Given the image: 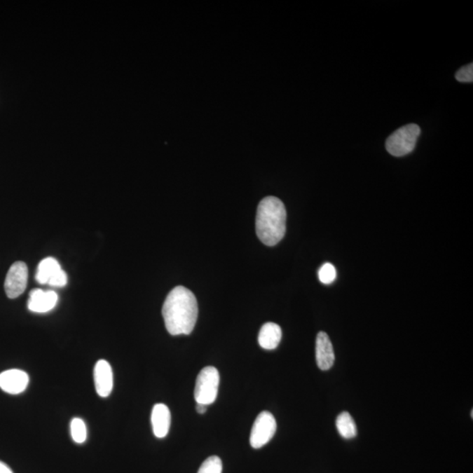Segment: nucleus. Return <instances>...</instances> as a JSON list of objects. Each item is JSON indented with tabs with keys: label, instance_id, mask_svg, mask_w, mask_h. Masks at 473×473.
Listing matches in <instances>:
<instances>
[{
	"label": "nucleus",
	"instance_id": "18",
	"mask_svg": "<svg viewBox=\"0 0 473 473\" xmlns=\"http://www.w3.org/2000/svg\"><path fill=\"white\" fill-rule=\"evenodd\" d=\"M455 79L461 83H472L473 81V64L462 67L455 73Z\"/></svg>",
	"mask_w": 473,
	"mask_h": 473
},
{
	"label": "nucleus",
	"instance_id": "9",
	"mask_svg": "<svg viewBox=\"0 0 473 473\" xmlns=\"http://www.w3.org/2000/svg\"><path fill=\"white\" fill-rule=\"evenodd\" d=\"M57 301L58 296L54 291L34 289L29 294L27 307L34 313H47L55 307Z\"/></svg>",
	"mask_w": 473,
	"mask_h": 473
},
{
	"label": "nucleus",
	"instance_id": "10",
	"mask_svg": "<svg viewBox=\"0 0 473 473\" xmlns=\"http://www.w3.org/2000/svg\"><path fill=\"white\" fill-rule=\"evenodd\" d=\"M315 359L319 368L322 371L331 368L335 361V353L329 336L325 332H319L315 342Z\"/></svg>",
	"mask_w": 473,
	"mask_h": 473
},
{
	"label": "nucleus",
	"instance_id": "3",
	"mask_svg": "<svg viewBox=\"0 0 473 473\" xmlns=\"http://www.w3.org/2000/svg\"><path fill=\"white\" fill-rule=\"evenodd\" d=\"M420 135L419 125L409 124L402 126L388 137L385 149L392 156H405L415 149Z\"/></svg>",
	"mask_w": 473,
	"mask_h": 473
},
{
	"label": "nucleus",
	"instance_id": "15",
	"mask_svg": "<svg viewBox=\"0 0 473 473\" xmlns=\"http://www.w3.org/2000/svg\"><path fill=\"white\" fill-rule=\"evenodd\" d=\"M70 433L76 444H83L87 439V427L82 419L74 418L70 423Z\"/></svg>",
	"mask_w": 473,
	"mask_h": 473
},
{
	"label": "nucleus",
	"instance_id": "5",
	"mask_svg": "<svg viewBox=\"0 0 473 473\" xmlns=\"http://www.w3.org/2000/svg\"><path fill=\"white\" fill-rule=\"evenodd\" d=\"M277 424L275 416L268 411H263L256 418L250 434V444L254 448H259L272 439L276 432Z\"/></svg>",
	"mask_w": 473,
	"mask_h": 473
},
{
	"label": "nucleus",
	"instance_id": "14",
	"mask_svg": "<svg viewBox=\"0 0 473 473\" xmlns=\"http://www.w3.org/2000/svg\"><path fill=\"white\" fill-rule=\"evenodd\" d=\"M336 426L341 437L350 439L357 436V426L352 416L348 412H342L336 417Z\"/></svg>",
	"mask_w": 473,
	"mask_h": 473
},
{
	"label": "nucleus",
	"instance_id": "11",
	"mask_svg": "<svg viewBox=\"0 0 473 473\" xmlns=\"http://www.w3.org/2000/svg\"><path fill=\"white\" fill-rule=\"evenodd\" d=\"M151 423L154 436L158 438L166 437L171 424V413L167 406L163 403L154 405L151 415Z\"/></svg>",
	"mask_w": 473,
	"mask_h": 473
},
{
	"label": "nucleus",
	"instance_id": "8",
	"mask_svg": "<svg viewBox=\"0 0 473 473\" xmlns=\"http://www.w3.org/2000/svg\"><path fill=\"white\" fill-rule=\"evenodd\" d=\"M95 388L100 397L107 398L114 388V373L107 360H98L94 368Z\"/></svg>",
	"mask_w": 473,
	"mask_h": 473
},
{
	"label": "nucleus",
	"instance_id": "16",
	"mask_svg": "<svg viewBox=\"0 0 473 473\" xmlns=\"http://www.w3.org/2000/svg\"><path fill=\"white\" fill-rule=\"evenodd\" d=\"M223 464L217 455H212L200 466L198 473H222Z\"/></svg>",
	"mask_w": 473,
	"mask_h": 473
},
{
	"label": "nucleus",
	"instance_id": "12",
	"mask_svg": "<svg viewBox=\"0 0 473 473\" xmlns=\"http://www.w3.org/2000/svg\"><path fill=\"white\" fill-rule=\"evenodd\" d=\"M282 336V329L278 324L266 322L259 331L258 341L263 349L273 350L279 345Z\"/></svg>",
	"mask_w": 473,
	"mask_h": 473
},
{
	"label": "nucleus",
	"instance_id": "21",
	"mask_svg": "<svg viewBox=\"0 0 473 473\" xmlns=\"http://www.w3.org/2000/svg\"><path fill=\"white\" fill-rule=\"evenodd\" d=\"M207 408H208V406L207 405L196 403V411H198L199 413H205L206 412Z\"/></svg>",
	"mask_w": 473,
	"mask_h": 473
},
{
	"label": "nucleus",
	"instance_id": "19",
	"mask_svg": "<svg viewBox=\"0 0 473 473\" xmlns=\"http://www.w3.org/2000/svg\"><path fill=\"white\" fill-rule=\"evenodd\" d=\"M67 282H68V276H67V273L62 269L57 275L53 277L50 282H48V285L62 287L66 286Z\"/></svg>",
	"mask_w": 473,
	"mask_h": 473
},
{
	"label": "nucleus",
	"instance_id": "17",
	"mask_svg": "<svg viewBox=\"0 0 473 473\" xmlns=\"http://www.w3.org/2000/svg\"><path fill=\"white\" fill-rule=\"evenodd\" d=\"M318 277L322 283L326 284V285L331 284L334 282L336 277V270L335 266L331 264V263H325V264L322 265L321 268L319 269Z\"/></svg>",
	"mask_w": 473,
	"mask_h": 473
},
{
	"label": "nucleus",
	"instance_id": "13",
	"mask_svg": "<svg viewBox=\"0 0 473 473\" xmlns=\"http://www.w3.org/2000/svg\"><path fill=\"white\" fill-rule=\"evenodd\" d=\"M61 270V265L55 259L46 258L39 264L35 278L39 283L48 284L53 277L57 275Z\"/></svg>",
	"mask_w": 473,
	"mask_h": 473
},
{
	"label": "nucleus",
	"instance_id": "20",
	"mask_svg": "<svg viewBox=\"0 0 473 473\" xmlns=\"http://www.w3.org/2000/svg\"><path fill=\"white\" fill-rule=\"evenodd\" d=\"M0 473H13V472L5 462L0 461Z\"/></svg>",
	"mask_w": 473,
	"mask_h": 473
},
{
	"label": "nucleus",
	"instance_id": "1",
	"mask_svg": "<svg viewBox=\"0 0 473 473\" xmlns=\"http://www.w3.org/2000/svg\"><path fill=\"white\" fill-rule=\"evenodd\" d=\"M163 315L170 334H191L198 317V304L195 294L187 287H175L164 301Z\"/></svg>",
	"mask_w": 473,
	"mask_h": 473
},
{
	"label": "nucleus",
	"instance_id": "4",
	"mask_svg": "<svg viewBox=\"0 0 473 473\" xmlns=\"http://www.w3.org/2000/svg\"><path fill=\"white\" fill-rule=\"evenodd\" d=\"M219 373L217 368H203L196 378L194 392L196 402L207 406L212 404L219 392Z\"/></svg>",
	"mask_w": 473,
	"mask_h": 473
},
{
	"label": "nucleus",
	"instance_id": "7",
	"mask_svg": "<svg viewBox=\"0 0 473 473\" xmlns=\"http://www.w3.org/2000/svg\"><path fill=\"white\" fill-rule=\"evenodd\" d=\"M29 377L26 371L11 369L0 373V388L10 395H19L26 390Z\"/></svg>",
	"mask_w": 473,
	"mask_h": 473
},
{
	"label": "nucleus",
	"instance_id": "2",
	"mask_svg": "<svg viewBox=\"0 0 473 473\" xmlns=\"http://www.w3.org/2000/svg\"><path fill=\"white\" fill-rule=\"evenodd\" d=\"M287 212L279 198L268 196L262 199L256 215V233L263 244L273 247L286 233Z\"/></svg>",
	"mask_w": 473,
	"mask_h": 473
},
{
	"label": "nucleus",
	"instance_id": "6",
	"mask_svg": "<svg viewBox=\"0 0 473 473\" xmlns=\"http://www.w3.org/2000/svg\"><path fill=\"white\" fill-rule=\"evenodd\" d=\"M28 269L26 263L17 261L13 263L7 273L5 280L6 296L10 299L19 297L27 289Z\"/></svg>",
	"mask_w": 473,
	"mask_h": 473
}]
</instances>
